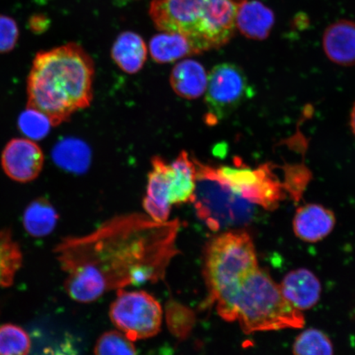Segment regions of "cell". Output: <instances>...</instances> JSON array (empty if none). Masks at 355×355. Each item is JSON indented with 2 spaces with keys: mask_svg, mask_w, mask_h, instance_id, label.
I'll return each mask as SVG.
<instances>
[{
  "mask_svg": "<svg viewBox=\"0 0 355 355\" xmlns=\"http://www.w3.org/2000/svg\"><path fill=\"white\" fill-rule=\"evenodd\" d=\"M179 222L118 217L82 237L65 238L55 252L73 300L91 303L108 291L155 283L178 254Z\"/></svg>",
  "mask_w": 355,
  "mask_h": 355,
  "instance_id": "6da1fadb",
  "label": "cell"
},
{
  "mask_svg": "<svg viewBox=\"0 0 355 355\" xmlns=\"http://www.w3.org/2000/svg\"><path fill=\"white\" fill-rule=\"evenodd\" d=\"M95 66L76 43L39 52L31 68L26 108L42 113L52 126L60 125L93 99Z\"/></svg>",
  "mask_w": 355,
  "mask_h": 355,
  "instance_id": "7a4b0ae2",
  "label": "cell"
},
{
  "mask_svg": "<svg viewBox=\"0 0 355 355\" xmlns=\"http://www.w3.org/2000/svg\"><path fill=\"white\" fill-rule=\"evenodd\" d=\"M239 0H153L149 15L161 32L184 35L195 55L219 49L234 37Z\"/></svg>",
  "mask_w": 355,
  "mask_h": 355,
  "instance_id": "3957f363",
  "label": "cell"
},
{
  "mask_svg": "<svg viewBox=\"0 0 355 355\" xmlns=\"http://www.w3.org/2000/svg\"><path fill=\"white\" fill-rule=\"evenodd\" d=\"M218 315L225 321H238L248 334L295 329L305 324L301 311L285 298L279 286L259 268L244 279Z\"/></svg>",
  "mask_w": 355,
  "mask_h": 355,
  "instance_id": "277c9868",
  "label": "cell"
},
{
  "mask_svg": "<svg viewBox=\"0 0 355 355\" xmlns=\"http://www.w3.org/2000/svg\"><path fill=\"white\" fill-rule=\"evenodd\" d=\"M254 241L245 230L216 235L204 251L203 273L210 303L218 313L250 275L259 268Z\"/></svg>",
  "mask_w": 355,
  "mask_h": 355,
  "instance_id": "5b68a950",
  "label": "cell"
},
{
  "mask_svg": "<svg viewBox=\"0 0 355 355\" xmlns=\"http://www.w3.org/2000/svg\"><path fill=\"white\" fill-rule=\"evenodd\" d=\"M197 184L193 201L198 215L212 229L244 222L250 218L254 204L235 194L216 177L215 168L195 163Z\"/></svg>",
  "mask_w": 355,
  "mask_h": 355,
  "instance_id": "8992f818",
  "label": "cell"
},
{
  "mask_svg": "<svg viewBox=\"0 0 355 355\" xmlns=\"http://www.w3.org/2000/svg\"><path fill=\"white\" fill-rule=\"evenodd\" d=\"M110 318L128 339L139 340L158 334L163 312L161 304L148 293L121 288L110 306Z\"/></svg>",
  "mask_w": 355,
  "mask_h": 355,
  "instance_id": "52a82bcc",
  "label": "cell"
},
{
  "mask_svg": "<svg viewBox=\"0 0 355 355\" xmlns=\"http://www.w3.org/2000/svg\"><path fill=\"white\" fill-rule=\"evenodd\" d=\"M274 166L263 164L256 168L235 163L215 168L216 175L238 196L265 210H276L285 198L284 185L273 172Z\"/></svg>",
  "mask_w": 355,
  "mask_h": 355,
  "instance_id": "ba28073f",
  "label": "cell"
},
{
  "mask_svg": "<svg viewBox=\"0 0 355 355\" xmlns=\"http://www.w3.org/2000/svg\"><path fill=\"white\" fill-rule=\"evenodd\" d=\"M205 93L206 122L210 125L230 116L254 95L244 71L232 63L220 64L212 69L208 74Z\"/></svg>",
  "mask_w": 355,
  "mask_h": 355,
  "instance_id": "9c48e42d",
  "label": "cell"
},
{
  "mask_svg": "<svg viewBox=\"0 0 355 355\" xmlns=\"http://www.w3.org/2000/svg\"><path fill=\"white\" fill-rule=\"evenodd\" d=\"M44 162L41 146L26 137L8 141L1 155L3 172L12 180L21 184L37 179L43 170Z\"/></svg>",
  "mask_w": 355,
  "mask_h": 355,
  "instance_id": "30bf717a",
  "label": "cell"
},
{
  "mask_svg": "<svg viewBox=\"0 0 355 355\" xmlns=\"http://www.w3.org/2000/svg\"><path fill=\"white\" fill-rule=\"evenodd\" d=\"M334 212L320 204L309 203L296 210L293 230L306 243H318L329 235L336 225Z\"/></svg>",
  "mask_w": 355,
  "mask_h": 355,
  "instance_id": "8fae6325",
  "label": "cell"
},
{
  "mask_svg": "<svg viewBox=\"0 0 355 355\" xmlns=\"http://www.w3.org/2000/svg\"><path fill=\"white\" fill-rule=\"evenodd\" d=\"M170 181L168 163L161 157L153 159V170L148 175L144 207L150 219L166 222L171 214Z\"/></svg>",
  "mask_w": 355,
  "mask_h": 355,
  "instance_id": "7c38bea8",
  "label": "cell"
},
{
  "mask_svg": "<svg viewBox=\"0 0 355 355\" xmlns=\"http://www.w3.org/2000/svg\"><path fill=\"white\" fill-rule=\"evenodd\" d=\"M279 286L285 298L301 312L313 308L320 300L321 282L308 269L291 270Z\"/></svg>",
  "mask_w": 355,
  "mask_h": 355,
  "instance_id": "4fadbf2b",
  "label": "cell"
},
{
  "mask_svg": "<svg viewBox=\"0 0 355 355\" xmlns=\"http://www.w3.org/2000/svg\"><path fill=\"white\" fill-rule=\"evenodd\" d=\"M275 24L270 8L259 0H239L235 26L244 37L263 41L268 38Z\"/></svg>",
  "mask_w": 355,
  "mask_h": 355,
  "instance_id": "5bb4252c",
  "label": "cell"
},
{
  "mask_svg": "<svg viewBox=\"0 0 355 355\" xmlns=\"http://www.w3.org/2000/svg\"><path fill=\"white\" fill-rule=\"evenodd\" d=\"M325 55L333 63L343 66L355 65V21L339 20L325 30L322 37Z\"/></svg>",
  "mask_w": 355,
  "mask_h": 355,
  "instance_id": "9a60e30c",
  "label": "cell"
},
{
  "mask_svg": "<svg viewBox=\"0 0 355 355\" xmlns=\"http://www.w3.org/2000/svg\"><path fill=\"white\" fill-rule=\"evenodd\" d=\"M170 203L178 205L193 201L197 184V168L186 152L168 164Z\"/></svg>",
  "mask_w": 355,
  "mask_h": 355,
  "instance_id": "2e32d148",
  "label": "cell"
},
{
  "mask_svg": "<svg viewBox=\"0 0 355 355\" xmlns=\"http://www.w3.org/2000/svg\"><path fill=\"white\" fill-rule=\"evenodd\" d=\"M208 74L199 62L186 60L178 63L171 74V85L182 98L195 100L205 93Z\"/></svg>",
  "mask_w": 355,
  "mask_h": 355,
  "instance_id": "e0dca14e",
  "label": "cell"
},
{
  "mask_svg": "<svg viewBox=\"0 0 355 355\" xmlns=\"http://www.w3.org/2000/svg\"><path fill=\"white\" fill-rule=\"evenodd\" d=\"M111 56L119 68L128 74L139 73L148 58V47L139 34L124 32L113 44Z\"/></svg>",
  "mask_w": 355,
  "mask_h": 355,
  "instance_id": "ac0fdd59",
  "label": "cell"
},
{
  "mask_svg": "<svg viewBox=\"0 0 355 355\" xmlns=\"http://www.w3.org/2000/svg\"><path fill=\"white\" fill-rule=\"evenodd\" d=\"M150 56L159 64H168L195 55L192 44L184 35L162 32L154 35L149 44Z\"/></svg>",
  "mask_w": 355,
  "mask_h": 355,
  "instance_id": "d6986e66",
  "label": "cell"
},
{
  "mask_svg": "<svg viewBox=\"0 0 355 355\" xmlns=\"http://www.w3.org/2000/svg\"><path fill=\"white\" fill-rule=\"evenodd\" d=\"M59 215L46 198L34 200L26 207L22 218L24 229L31 236L46 237L55 230Z\"/></svg>",
  "mask_w": 355,
  "mask_h": 355,
  "instance_id": "ffe728a7",
  "label": "cell"
},
{
  "mask_svg": "<svg viewBox=\"0 0 355 355\" xmlns=\"http://www.w3.org/2000/svg\"><path fill=\"white\" fill-rule=\"evenodd\" d=\"M22 264L19 243L10 230L0 229V287H10Z\"/></svg>",
  "mask_w": 355,
  "mask_h": 355,
  "instance_id": "44dd1931",
  "label": "cell"
},
{
  "mask_svg": "<svg viewBox=\"0 0 355 355\" xmlns=\"http://www.w3.org/2000/svg\"><path fill=\"white\" fill-rule=\"evenodd\" d=\"M294 355H333V345L323 331L310 328L301 332L293 345Z\"/></svg>",
  "mask_w": 355,
  "mask_h": 355,
  "instance_id": "7402d4cb",
  "label": "cell"
},
{
  "mask_svg": "<svg viewBox=\"0 0 355 355\" xmlns=\"http://www.w3.org/2000/svg\"><path fill=\"white\" fill-rule=\"evenodd\" d=\"M166 318L171 334L180 340L187 338L196 322L193 311L175 300L168 302Z\"/></svg>",
  "mask_w": 355,
  "mask_h": 355,
  "instance_id": "603a6c76",
  "label": "cell"
},
{
  "mask_svg": "<svg viewBox=\"0 0 355 355\" xmlns=\"http://www.w3.org/2000/svg\"><path fill=\"white\" fill-rule=\"evenodd\" d=\"M30 337L21 327L13 324L0 327V355H28Z\"/></svg>",
  "mask_w": 355,
  "mask_h": 355,
  "instance_id": "cb8c5ba5",
  "label": "cell"
},
{
  "mask_svg": "<svg viewBox=\"0 0 355 355\" xmlns=\"http://www.w3.org/2000/svg\"><path fill=\"white\" fill-rule=\"evenodd\" d=\"M95 355H137L135 345L123 333L111 331L104 333L95 346Z\"/></svg>",
  "mask_w": 355,
  "mask_h": 355,
  "instance_id": "d4e9b609",
  "label": "cell"
},
{
  "mask_svg": "<svg viewBox=\"0 0 355 355\" xmlns=\"http://www.w3.org/2000/svg\"><path fill=\"white\" fill-rule=\"evenodd\" d=\"M51 123L49 119L39 111L26 108L19 119L20 131L26 139L41 140L50 132Z\"/></svg>",
  "mask_w": 355,
  "mask_h": 355,
  "instance_id": "484cf974",
  "label": "cell"
},
{
  "mask_svg": "<svg viewBox=\"0 0 355 355\" xmlns=\"http://www.w3.org/2000/svg\"><path fill=\"white\" fill-rule=\"evenodd\" d=\"M19 28L10 16L0 15V54L11 52L19 39Z\"/></svg>",
  "mask_w": 355,
  "mask_h": 355,
  "instance_id": "4316f807",
  "label": "cell"
},
{
  "mask_svg": "<svg viewBox=\"0 0 355 355\" xmlns=\"http://www.w3.org/2000/svg\"><path fill=\"white\" fill-rule=\"evenodd\" d=\"M50 19L46 15L37 13L30 17L28 28L35 34H42L46 32L50 26Z\"/></svg>",
  "mask_w": 355,
  "mask_h": 355,
  "instance_id": "83f0119b",
  "label": "cell"
},
{
  "mask_svg": "<svg viewBox=\"0 0 355 355\" xmlns=\"http://www.w3.org/2000/svg\"><path fill=\"white\" fill-rule=\"evenodd\" d=\"M76 348L71 341L67 340L55 349H46L42 355H77Z\"/></svg>",
  "mask_w": 355,
  "mask_h": 355,
  "instance_id": "f1b7e54d",
  "label": "cell"
},
{
  "mask_svg": "<svg viewBox=\"0 0 355 355\" xmlns=\"http://www.w3.org/2000/svg\"><path fill=\"white\" fill-rule=\"evenodd\" d=\"M350 127H352V132L355 136V103L353 105L352 113H350Z\"/></svg>",
  "mask_w": 355,
  "mask_h": 355,
  "instance_id": "f546056e",
  "label": "cell"
}]
</instances>
